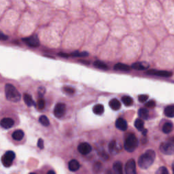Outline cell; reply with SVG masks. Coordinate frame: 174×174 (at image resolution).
<instances>
[{
  "instance_id": "6da1fadb",
  "label": "cell",
  "mask_w": 174,
  "mask_h": 174,
  "mask_svg": "<svg viewBox=\"0 0 174 174\" xmlns=\"http://www.w3.org/2000/svg\"><path fill=\"white\" fill-rule=\"evenodd\" d=\"M155 157V152L152 150H148L144 154L139 156L138 159V165L139 168L144 169L149 168L154 163Z\"/></svg>"
},
{
  "instance_id": "7a4b0ae2",
  "label": "cell",
  "mask_w": 174,
  "mask_h": 174,
  "mask_svg": "<svg viewBox=\"0 0 174 174\" xmlns=\"http://www.w3.org/2000/svg\"><path fill=\"white\" fill-rule=\"evenodd\" d=\"M5 93L7 100L11 102H18L21 98V95H20L18 90L11 84H6Z\"/></svg>"
},
{
  "instance_id": "3957f363",
  "label": "cell",
  "mask_w": 174,
  "mask_h": 174,
  "mask_svg": "<svg viewBox=\"0 0 174 174\" xmlns=\"http://www.w3.org/2000/svg\"><path fill=\"white\" fill-rule=\"evenodd\" d=\"M138 144L139 142L136 136L134 134H131L125 139L124 147L127 152H132L138 148Z\"/></svg>"
},
{
  "instance_id": "277c9868",
  "label": "cell",
  "mask_w": 174,
  "mask_h": 174,
  "mask_svg": "<svg viewBox=\"0 0 174 174\" xmlns=\"http://www.w3.org/2000/svg\"><path fill=\"white\" fill-rule=\"evenodd\" d=\"M160 151L166 155H174V137L168 138L160 146Z\"/></svg>"
},
{
  "instance_id": "5b68a950",
  "label": "cell",
  "mask_w": 174,
  "mask_h": 174,
  "mask_svg": "<svg viewBox=\"0 0 174 174\" xmlns=\"http://www.w3.org/2000/svg\"><path fill=\"white\" fill-rule=\"evenodd\" d=\"M15 159V153L13 151H8L3 155L2 163L6 168H9L12 165L14 159Z\"/></svg>"
},
{
  "instance_id": "8992f818",
  "label": "cell",
  "mask_w": 174,
  "mask_h": 174,
  "mask_svg": "<svg viewBox=\"0 0 174 174\" xmlns=\"http://www.w3.org/2000/svg\"><path fill=\"white\" fill-rule=\"evenodd\" d=\"M23 41L27 45H28L30 47L36 48L39 46L40 45V40L37 35H33L27 37H24V38H23Z\"/></svg>"
},
{
  "instance_id": "52a82bcc",
  "label": "cell",
  "mask_w": 174,
  "mask_h": 174,
  "mask_svg": "<svg viewBox=\"0 0 174 174\" xmlns=\"http://www.w3.org/2000/svg\"><path fill=\"white\" fill-rule=\"evenodd\" d=\"M66 105L63 103L57 104L54 109V114L57 118H61L66 114Z\"/></svg>"
},
{
  "instance_id": "ba28073f",
  "label": "cell",
  "mask_w": 174,
  "mask_h": 174,
  "mask_svg": "<svg viewBox=\"0 0 174 174\" xmlns=\"http://www.w3.org/2000/svg\"><path fill=\"white\" fill-rule=\"evenodd\" d=\"M145 73L148 75H154V76H157L164 77V78L171 77L173 74L172 72H169V71H168L155 70H151L146 71Z\"/></svg>"
},
{
  "instance_id": "9c48e42d",
  "label": "cell",
  "mask_w": 174,
  "mask_h": 174,
  "mask_svg": "<svg viewBox=\"0 0 174 174\" xmlns=\"http://www.w3.org/2000/svg\"><path fill=\"white\" fill-rule=\"evenodd\" d=\"M125 169L126 174H137L135 162L134 159L129 160V161L126 163Z\"/></svg>"
},
{
  "instance_id": "30bf717a",
  "label": "cell",
  "mask_w": 174,
  "mask_h": 174,
  "mask_svg": "<svg viewBox=\"0 0 174 174\" xmlns=\"http://www.w3.org/2000/svg\"><path fill=\"white\" fill-rule=\"evenodd\" d=\"M78 151L80 154L83 155H86L89 154V153L91 152L92 147L89 144H88V143L86 142L81 143V144L78 146Z\"/></svg>"
},
{
  "instance_id": "8fae6325",
  "label": "cell",
  "mask_w": 174,
  "mask_h": 174,
  "mask_svg": "<svg viewBox=\"0 0 174 174\" xmlns=\"http://www.w3.org/2000/svg\"><path fill=\"white\" fill-rule=\"evenodd\" d=\"M15 125V121L10 118H4L0 121V125L3 129H8L12 128Z\"/></svg>"
},
{
  "instance_id": "7c38bea8",
  "label": "cell",
  "mask_w": 174,
  "mask_h": 174,
  "mask_svg": "<svg viewBox=\"0 0 174 174\" xmlns=\"http://www.w3.org/2000/svg\"><path fill=\"white\" fill-rule=\"evenodd\" d=\"M116 127L119 130L125 131L127 130L128 127L127 122L123 118H118L116 121Z\"/></svg>"
},
{
  "instance_id": "4fadbf2b",
  "label": "cell",
  "mask_w": 174,
  "mask_h": 174,
  "mask_svg": "<svg viewBox=\"0 0 174 174\" xmlns=\"http://www.w3.org/2000/svg\"><path fill=\"white\" fill-rule=\"evenodd\" d=\"M131 67L136 70H146L149 67V65L148 63L144 62H138L133 64Z\"/></svg>"
},
{
  "instance_id": "5bb4252c",
  "label": "cell",
  "mask_w": 174,
  "mask_h": 174,
  "mask_svg": "<svg viewBox=\"0 0 174 174\" xmlns=\"http://www.w3.org/2000/svg\"><path fill=\"white\" fill-rule=\"evenodd\" d=\"M109 105L113 110H118L121 107V104L117 99H112L109 102Z\"/></svg>"
},
{
  "instance_id": "9a60e30c",
  "label": "cell",
  "mask_w": 174,
  "mask_h": 174,
  "mask_svg": "<svg viewBox=\"0 0 174 174\" xmlns=\"http://www.w3.org/2000/svg\"><path fill=\"white\" fill-rule=\"evenodd\" d=\"M23 100L25 101V103L27 105H28V106H36V104L35 103V101H33L32 97L30 95L25 93L23 95Z\"/></svg>"
},
{
  "instance_id": "2e32d148",
  "label": "cell",
  "mask_w": 174,
  "mask_h": 174,
  "mask_svg": "<svg viewBox=\"0 0 174 174\" xmlns=\"http://www.w3.org/2000/svg\"><path fill=\"white\" fill-rule=\"evenodd\" d=\"M68 167H69V169L70 171L76 172L80 168V163L75 159L71 160L69 162V164H68Z\"/></svg>"
},
{
  "instance_id": "e0dca14e",
  "label": "cell",
  "mask_w": 174,
  "mask_h": 174,
  "mask_svg": "<svg viewBox=\"0 0 174 174\" xmlns=\"http://www.w3.org/2000/svg\"><path fill=\"white\" fill-rule=\"evenodd\" d=\"M114 69L115 70H117V71H129V70H131V67H129V66L124 63H117L116 64L114 67Z\"/></svg>"
},
{
  "instance_id": "ac0fdd59",
  "label": "cell",
  "mask_w": 174,
  "mask_h": 174,
  "mask_svg": "<svg viewBox=\"0 0 174 174\" xmlns=\"http://www.w3.org/2000/svg\"><path fill=\"white\" fill-rule=\"evenodd\" d=\"M114 174H123L122 173V165L120 161H117L113 165Z\"/></svg>"
},
{
  "instance_id": "d6986e66",
  "label": "cell",
  "mask_w": 174,
  "mask_h": 174,
  "mask_svg": "<svg viewBox=\"0 0 174 174\" xmlns=\"http://www.w3.org/2000/svg\"><path fill=\"white\" fill-rule=\"evenodd\" d=\"M121 148L118 146L117 143L116 141H112L110 144H109V150L112 154H116L119 151H120Z\"/></svg>"
},
{
  "instance_id": "ffe728a7",
  "label": "cell",
  "mask_w": 174,
  "mask_h": 174,
  "mask_svg": "<svg viewBox=\"0 0 174 174\" xmlns=\"http://www.w3.org/2000/svg\"><path fill=\"white\" fill-rule=\"evenodd\" d=\"M24 132L22 130H16L12 135V138L16 141H20L24 137Z\"/></svg>"
},
{
  "instance_id": "44dd1931",
  "label": "cell",
  "mask_w": 174,
  "mask_h": 174,
  "mask_svg": "<svg viewBox=\"0 0 174 174\" xmlns=\"http://www.w3.org/2000/svg\"><path fill=\"white\" fill-rule=\"evenodd\" d=\"M164 113L166 117L169 118H173L174 117V105H169V106L166 107Z\"/></svg>"
},
{
  "instance_id": "7402d4cb",
  "label": "cell",
  "mask_w": 174,
  "mask_h": 174,
  "mask_svg": "<svg viewBox=\"0 0 174 174\" xmlns=\"http://www.w3.org/2000/svg\"><path fill=\"white\" fill-rule=\"evenodd\" d=\"M93 111L95 114L97 115H101L104 114V107L103 105L101 104H97L95 105V106L93 107Z\"/></svg>"
},
{
  "instance_id": "603a6c76",
  "label": "cell",
  "mask_w": 174,
  "mask_h": 174,
  "mask_svg": "<svg viewBox=\"0 0 174 174\" xmlns=\"http://www.w3.org/2000/svg\"><path fill=\"white\" fill-rule=\"evenodd\" d=\"M138 114L139 117L142 118V119H144V120H147L149 117V112L146 108L139 109L138 111Z\"/></svg>"
},
{
  "instance_id": "cb8c5ba5",
  "label": "cell",
  "mask_w": 174,
  "mask_h": 174,
  "mask_svg": "<svg viewBox=\"0 0 174 174\" xmlns=\"http://www.w3.org/2000/svg\"><path fill=\"white\" fill-rule=\"evenodd\" d=\"M173 129V125L172 122H166L163 127V132L164 133V134H168L172 131Z\"/></svg>"
},
{
  "instance_id": "d4e9b609",
  "label": "cell",
  "mask_w": 174,
  "mask_h": 174,
  "mask_svg": "<svg viewBox=\"0 0 174 174\" xmlns=\"http://www.w3.org/2000/svg\"><path fill=\"white\" fill-rule=\"evenodd\" d=\"M134 125L135 128L138 129L139 131H143L144 130V122L143 121L142 119H137L135 121Z\"/></svg>"
},
{
  "instance_id": "484cf974",
  "label": "cell",
  "mask_w": 174,
  "mask_h": 174,
  "mask_svg": "<svg viewBox=\"0 0 174 174\" xmlns=\"http://www.w3.org/2000/svg\"><path fill=\"white\" fill-rule=\"evenodd\" d=\"M94 66L95 67L98 68V69H101V70H106L108 69V66L105 63H104V62L100 61H96L94 62Z\"/></svg>"
},
{
  "instance_id": "4316f807",
  "label": "cell",
  "mask_w": 174,
  "mask_h": 174,
  "mask_svg": "<svg viewBox=\"0 0 174 174\" xmlns=\"http://www.w3.org/2000/svg\"><path fill=\"white\" fill-rule=\"evenodd\" d=\"M122 101L126 106H131V105H132L133 104H134V100L129 96L122 97Z\"/></svg>"
},
{
  "instance_id": "83f0119b",
  "label": "cell",
  "mask_w": 174,
  "mask_h": 174,
  "mask_svg": "<svg viewBox=\"0 0 174 174\" xmlns=\"http://www.w3.org/2000/svg\"><path fill=\"white\" fill-rule=\"evenodd\" d=\"M39 122L42 124L43 126H45V127H47L50 125V122L49 118H48L46 116H41V117L39 118Z\"/></svg>"
},
{
  "instance_id": "f1b7e54d",
  "label": "cell",
  "mask_w": 174,
  "mask_h": 174,
  "mask_svg": "<svg viewBox=\"0 0 174 174\" xmlns=\"http://www.w3.org/2000/svg\"><path fill=\"white\" fill-rule=\"evenodd\" d=\"M45 105H46L45 101H44V100L42 98H40L39 100H37L36 104L37 107L40 110H42V109H44V107H45Z\"/></svg>"
},
{
  "instance_id": "f546056e",
  "label": "cell",
  "mask_w": 174,
  "mask_h": 174,
  "mask_svg": "<svg viewBox=\"0 0 174 174\" xmlns=\"http://www.w3.org/2000/svg\"><path fill=\"white\" fill-rule=\"evenodd\" d=\"M155 174H169V172L168 169L165 168V167H161V168L156 172Z\"/></svg>"
},
{
  "instance_id": "4dcf8cb0",
  "label": "cell",
  "mask_w": 174,
  "mask_h": 174,
  "mask_svg": "<svg viewBox=\"0 0 174 174\" xmlns=\"http://www.w3.org/2000/svg\"><path fill=\"white\" fill-rule=\"evenodd\" d=\"M71 56H73V57H87L88 55V53H86V52H74L73 53H71Z\"/></svg>"
},
{
  "instance_id": "1f68e13d",
  "label": "cell",
  "mask_w": 174,
  "mask_h": 174,
  "mask_svg": "<svg viewBox=\"0 0 174 174\" xmlns=\"http://www.w3.org/2000/svg\"><path fill=\"white\" fill-rule=\"evenodd\" d=\"M63 91L65 93H66L67 94H70V95H72L74 93L75 90L74 88L71 87H65L63 88Z\"/></svg>"
},
{
  "instance_id": "d6a6232c",
  "label": "cell",
  "mask_w": 174,
  "mask_h": 174,
  "mask_svg": "<svg viewBox=\"0 0 174 174\" xmlns=\"http://www.w3.org/2000/svg\"><path fill=\"white\" fill-rule=\"evenodd\" d=\"M156 106V102L154 100H151L148 101L147 103L145 104V107L147 108H154Z\"/></svg>"
},
{
  "instance_id": "836d02e7",
  "label": "cell",
  "mask_w": 174,
  "mask_h": 174,
  "mask_svg": "<svg viewBox=\"0 0 174 174\" xmlns=\"http://www.w3.org/2000/svg\"><path fill=\"white\" fill-rule=\"evenodd\" d=\"M148 95H140L138 97V100L141 103H145V102L148 100Z\"/></svg>"
},
{
  "instance_id": "e575fe53",
  "label": "cell",
  "mask_w": 174,
  "mask_h": 174,
  "mask_svg": "<svg viewBox=\"0 0 174 174\" xmlns=\"http://www.w3.org/2000/svg\"><path fill=\"white\" fill-rule=\"evenodd\" d=\"M45 92H46V89L44 87H40L38 88V94H39V96L40 97V98H42V97L44 95V93H45Z\"/></svg>"
},
{
  "instance_id": "d590c367",
  "label": "cell",
  "mask_w": 174,
  "mask_h": 174,
  "mask_svg": "<svg viewBox=\"0 0 174 174\" xmlns=\"http://www.w3.org/2000/svg\"><path fill=\"white\" fill-rule=\"evenodd\" d=\"M101 168V164L100 163H96L94 165V171L95 172H100Z\"/></svg>"
},
{
  "instance_id": "8d00e7d4",
  "label": "cell",
  "mask_w": 174,
  "mask_h": 174,
  "mask_svg": "<svg viewBox=\"0 0 174 174\" xmlns=\"http://www.w3.org/2000/svg\"><path fill=\"white\" fill-rule=\"evenodd\" d=\"M37 146L38 148L40 149H43L44 148V141L42 139H39L38 142H37Z\"/></svg>"
},
{
  "instance_id": "74e56055",
  "label": "cell",
  "mask_w": 174,
  "mask_h": 174,
  "mask_svg": "<svg viewBox=\"0 0 174 174\" xmlns=\"http://www.w3.org/2000/svg\"><path fill=\"white\" fill-rule=\"evenodd\" d=\"M7 39H8V36L0 31V40H6Z\"/></svg>"
},
{
  "instance_id": "f35d334b",
  "label": "cell",
  "mask_w": 174,
  "mask_h": 174,
  "mask_svg": "<svg viewBox=\"0 0 174 174\" xmlns=\"http://www.w3.org/2000/svg\"><path fill=\"white\" fill-rule=\"evenodd\" d=\"M59 55L61 56V57H67L68 56H69L68 54H65V53H59Z\"/></svg>"
},
{
  "instance_id": "ab89813d",
  "label": "cell",
  "mask_w": 174,
  "mask_h": 174,
  "mask_svg": "<svg viewBox=\"0 0 174 174\" xmlns=\"http://www.w3.org/2000/svg\"><path fill=\"white\" fill-rule=\"evenodd\" d=\"M147 132H148V130H147V129H144V130H143V135H146V134H147Z\"/></svg>"
},
{
  "instance_id": "60d3db41",
  "label": "cell",
  "mask_w": 174,
  "mask_h": 174,
  "mask_svg": "<svg viewBox=\"0 0 174 174\" xmlns=\"http://www.w3.org/2000/svg\"><path fill=\"white\" fill-rule=\"evenodd\" d=\"M47 174H56V173H54V172H53V171H49L47 173Z\"/></svg>"
},
{
  "instance_id": "b9f144b4",
  "label": "cell",
  "mask_w": 174,
  "mask_h": 174,
  "mask_svg": "<svg viewBox=\"0 0 174 174\" xmlns=\"http://www.w3.org/2000/svg\"><path fill=\"white\" fill-rule=\"evenodd\" d=\"M172 170H173V174H174V161L172 164Z\"/></svg>"
},
{
  "instance_id": "7bdbcfd3",
  "label": "cell",
  "mask_w": 174,
  "mask_h": 174,
  "mask_svg": "<svg viewBox=\"0 0 174 174\" xmlns=\"http://www.w3.org/2000/svg\"><path fill=\"white\" fill-rule=\"evenodd\" d=\"M29 174H36V173H30Z\"/></svg>"
}]
</instances>
